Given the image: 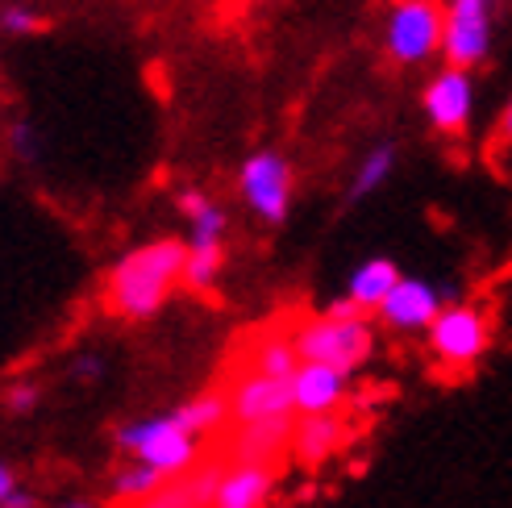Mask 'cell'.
I'll list each match as a JSON object with an SVG mask.
<instances>
[{
  "label": "cell",
  "mask_w": 512,
  "mask_h": 508,
  "mask_svg": "<svg viewBox=\"0 0 512 508\" xmlns=\"http://www.w3.org/2000/svg\"><path fill=\"white\" fill-rule=\"evenodd\" d=\"M184 259H188V242H175V238H159L134 254H125L109 275L105 304L113 309V317L142 321L150 313H159L163 300L184 279Z\"/></svg>",
  "instance_id": "cell-1"
},
{
  "label": "cell",
  "mask_w": 512,
  "mask_h": 508,
  "mask_svg": "<svg viewBox=\"0 0 512 508\" xmlns=\"http://www.w3.org/2000/svg\"><path fill=\"white\" fill-rule=\"evenodd\" d=\"M296 350H300V363H321V367H334V371H358L371 350H375V334H371V321L367 317H309V321H296Z\"/></svg>",
  "instance_id": "cell-2"
},
{
  "label": "cell",
  "mask_w": 512,
  "mask_h": 508,
  "mask_svg": "<svg viewBox=\"0 0 512 508\" xmlns=\"http://www.w3.org/2000/svg\"><path fill=\"white\" fill-rule=\"evenodd\" d=\"M446 9L438 0H396L383 21V50L400 67H417L442 50Z\"/></svg>",
  "instance_id": "cell-3"
},
{
  "label": "cell",
  "mask_w": 512,
  "mask_h": 508,
  "mask_svg": "<svg viewBox=\"0 0 512 508\" xmlns=\"http://www.w3.org/2000/svg\"><path fill=\"white\" fill-rule=\"evenodd\" d=\"M117 446L130 450L138 463L155 467L163 475H175V471H184V467H192L200 459V438H192L188 429L175 421V413L134 421V425L117 429Z\"/></svg>",
  "instance_id": "cell-4"
},
{
  "label": "cell",
  "mask_w": 512,
  "mask_h": 508,
  "mask_svg": "<svg viewBox=\"0 0 512 508\" xmlns=\"http://www.w3.org/2000/svg\"><path fill=\"white\" fill-rule=\"evenodd\" d=\"M209 446L213 450H200V459L192 467L167 475L150 496H142L134 504H121V508H213L217 488H221V479L229 471V459H225V450L217 442H209Z\"/></svg>",
  "instance_id": "cell-5"
},
{
  "label": "cell",
  "mask_w": 512,
  "mask_h": 508,
  "mask_svg": "<svg viewBox=\"0 0 512 508\" xmlns=\"http://www.w3.org/2000/svg\"><path fill=\"white\" fill-rule=\"evenodd\" d=\"M500 0H446V30H442V55L450 67H479L492 55V17Z\"/></svg>",
  "instance_id": "cell-6"
},
{
  "label": "cell",
  "mask_w": 512,
  "mask_h": 508,
  "mask_svg": "<svg viewBox=\"0 0 512 508\" xmlns=\"http://www.w3.org/2000/svg\"><path fill=\"white\" fill-rule=\"evenodd\" d=\"M292 417H267V421H225L209 442H217L225 450L229 463H284L292 454V434H296Z\"/></svg>",
  "instance_id": "cell-7"
},
{
  "label": "cell",
  "mask_w": 512,
  "mask_h": 508,
  "mask_svg": "<svg viewBox=\"0 0 512 508\" xmlns=\"http://www.w3.org/2000/svg\"><path fill=\"white\" fill-rule=\"evenodd\" d=\"M229 396V421H267V417H292L296 413V392L292 379H275L263 371H229L221 379Z\"/></svg>",
  "instance_id": "cell-8"
},
{
  "label": "cell",
  "mask_w": 512,
  "mask_h": 508,
  "mask_svg": "<svg viewBox=\"0 0 512 508\" xmlns=\"http://www.w3.org/2000/svg\"><path fill=\"white\" fill-rule=\"evenodd\" d=\"M242 196L246 205L259 213L263 221L279 225L288 217V205H292V167L284 155H275V150H259V155H250L242 163Z\"/></svg>",
  "instance_id": "cell-9"
},
{
  "label": "cell",
  "mask_w": 512,
  "mask_h": 508,
  "mask_svg": "<svg viewBox=\"0 0 512 508\" xmlns=\"http://www.w3.org/2000/svg\"><path fill=\"white\" fill-rule=\"evenodd\" d=\"M492 342V325L479 309H467V304H454L438 321L429 325V350L438 354L450 367H467L475 363Z\"/></svg>",
  "instance_id": "cell-10"
},
{
  "label": "cell",
  "mask_w": 512,
  "mask_h": 508,
  "mask_svg": "<svg viewBox=\"0 0 512 508\" xmlns=\"http://www.w3.org/2000/svg\"><path fill=\"white\" fill-rule=\"evenodd\" d=\"M425 117L438 134H463L471 109H475V84H471V71L463 67H446L438 71L433 80L425 84Z\"/></svg>",
  "instance_id": "cell-11"
},
{
  "label": "cell",
  "mask_w": 512,
  "mask_h": 508,
  "mask_svg": "<svg viewBox=\"0 0 512 508\" xmlns=\"http://www.w3.org/2000/svg\"><path fill=\"white\" fill-rule=\"evenodd\" d=\"M296 321L292 325H267L254 334L250 346L238 350V367L246 371H263L275 379H296L300 371V350H296Z\"/></svg>",
  "instance_id": "cell-12"
},
{
  "label": "cell",
  "mask_w": 512,
  "mask_h": 508,
  "mask_svg": "<svg viewBox=\"0 0 512 508\" xmlns=\"http://www.w3.org/2000/svg\"><path fill=\"white\" fill-rule=\"evenodd\" d=\"M442 317V292L429 288L425 279H400L379 304V321L392 329H429Z\"/></svg>",
  "instance_id": "cell-13"
},
{
  "label": "cell",
  "mask_w": 512,
  "mask_h": 508,
  "mask_svg": "<svg viewBox=\"0 0 512 508\" xmlns=\"http://www.w3.org/2000/svg\"><path fill=\"white\" fill-rule=\"evenodd\" d=\"M284 463H229L213 508H267Z\"/></svg>",
  "instance_id": "cell-14"
},
{
  "label": "cell",
  "mask_w": 512,
  "mask_h": 508,
  "mask_svg": "<svg viewBox=\"0 0 512 508\" xmlns=\"http://www.w3.org/2000/svg\"><path fill=\"white\" fill-rule=\"evenodd\" d=\"M350 442V421L342 413H313L296 421L292 434V459L300 467H317L329 454H338Z\"/></svg>",
  "instance_id": "cell-15"
},
{
  "label": "cell",
  "mask_w": 512,
  "mask_h": 508,
  "mask_svg": "<svg viewBox=\"0 0 512 508\" xmlns=\"http://www.w3.org/2000/svg\"><path fill=\"white\" fill-rule=\"evenodd\" d=\"M346 371L321 367V363H300L292 392H296V413L313 417V413H338V404L346 396Z\"/></svg>",
  "instance_id": "cell-16"
},
{
  "label": "cell",
  "mask_w": 512,
  "mask_h": 508,
  "mask_svg": "<svg viewBox=\"0 0 512 508\" xmlns=\"http://www.w3.org/2000/svg\"><path fill=\"white\" fill-rule=\"evenodd\" d=\"M400 267L392 263V259H371V263H363L354 275H350V300L358 304L363 313H379V304L388 300V292L400 284Z\"/></svg>",
  "instance_id": "cell-17"
},
{
  "label": "cell",
  "mask_w": 512,
  "mask_h": 508,
  "mask_svg": "<svg viewBox=\"0 0 512 508\" xmlns=\"http://www.w3.org/2000/svg\"><path fill=\"white\" fill-rule=\"evenodd\" d=\"M392 167H396V146H392V142H379L371 155L358 163L354 180H350V200H367L371 192H379L383 184H388Z\"/></svg>",
  "instance_id": "cell-18"
},
{
  "label": "cell",
  "mask_w": 512,
  "mask_h": 508,
  "mask_svg": "<svg viewBox=\"0 0 512 508\" xmlns=\"http://www.w3.org/2000/svg\"><path fill=\"white\" fill-rule=\"evenodd\" d=\"M225 263V246H188V259H184V279H179V288L188 292H209L213 279Z\"/></svg>",
  "instance_id": "cell-19"
},
{
  "label": "cell",
  "mask_w": 512,
  "mask_h": 508,
  "mask_svg": "<svg viewBox=\"0 0 512 508\" xmlns=\"http://www.w3.org/2000/svg\"><path fill=\"white\" fill-rule=\"evenodd\" d=\"M163 471H155V467H146V463H134V467H125V471H117V479H113V492H117V500L121 504H134V500H142V496H150L159 484H163Z\"/></svg>",
  "instance_id": "cell-20"
},
{
  "label": "cell",
  "mask_w": 512,
  "mask_h": 508,
  "mask_svg": "<svg viewBox=\"0 0 512 508\" xmlns=\"http://www.w3.org/2000/svg\"><path fill=\"white\" fill-rule=\"evenodd\" d=\"M46 17L34 9V5H25V0H9L5 9H0V30L13 34V38H30V34H46Z\"/></svg>",
  "instance_id": "cell-21"
},
{
  "label": "cell",
  "mask_w": 512,
  "mask_h": 508,
  "mask_svg": "<svg viewBox=\"0 0 512 508\" xmlns=\"http://www.w3.org/2000/svg\"><path fill=\"white\" fill-rule=\"evenodd\" d=\"M192 221V238H188V246H221V238H225V213L213 205H204L196 217H188Z\"/></svg>",
  "instance_id": "cell-22"
},
{
  "label": "cell",
  "mask_w": 512,
  "mask_h": 508,
  "mask_svg": "<svg viewBox=\"0 0 512 508\" xmlns=\"http://www.w3.org/2000/svg\"><path fill=\"white\" fill-rule=\"evenodd\" d=\"M38 400H42V388H38V384H13V388L5 392V409H9L13 417H25V413L38 409Z\"/></svg>",
  "instance_id": "cell-23"
},
{
  "label": "cell",
  "mask_w": 512,
  "mask_h": 508,
  "mask_svg": "<svg viewBox=\"0 0 512 508\" xmlns=\"http://www.w3.org/2000/svg\"><path fill=\"white\" fill-rule=\"evenodd\" d=\"M38 150H42V142H38V134L30 130V125H13V155L17 159H38Z\"/></svg>",
  "instance_id": "cell-24"
},
{
  "label": "cell",
  "mask_w": 512,
  "mask_h": 508,
  "mask_svg": "<svg viewBox=\"0 0 512 508\" xmlns=\"http://www.w3.org/2000/svg\"><path fill=\"white\" fill-rule=\"evenodd\" d=\"M13 492H17V471L9 463H0V504H5Z\"/></svg>",
  "instance_id": "cell-25"
},
{
  "label": "cell",
  "mask_w": 512,
  "mask_h": 508,
  "mask_svg": "<svg viewBox=\"0 0 512 508\" xmlns=\"http://www.w3.org/2000/svg\"><path fill=\"white\" fill-rule=\"evenodd\" d=\"M204 205H209V196H204V192H184V196H179V209H184L188 217H196Z\"/></svg>",
  "instance_id": "cell-26"
},
{
  "label": "cell",
  "mask_w": 512,
  "mask_h": 508,
  "mask_svg": "<svg viewBox=\"0 0 512 508\" xmlns=\"http://www.w3.org/2000/svg\"><path fill=\"white\" fill-rule=\"evenodd\" d=\"M0 508H34V496H30V492H21V488H17V492H13V496H9L5 504H0Z\"/></svg>",
  "instance_id": "cell-27"
},
{
  "label": "cell",
  "mask_w": 512,
  "mask_h": 508,
  "mask_svg": "<svg viewBox=\"0 0 512 508\" xmlns=\"http://www.w3.org/2000/svg\"><path fill=\"white\" fill-rule=\"evenodd\" d=\"M75 371H80L84 379H96L100 375V363L96 359H80V363H75Z\"/></svg>",
  "instance_id": "cell-28"
},
{
  "label": "cell",
  "mask_w": 512,
  "mask_h": 508,
  "mask_svg": "<svg viewBox=\"0 0 512 508\" xmlns=\"http://www.w3.org/2000/svg\"><path fill=\"white\" fill-rule=\"evenodd\" d=\"M500 138L504 142H512V105L504 109V117H500Z\"/></svg>",
  "instance_id": "cell-29"
},
{
  "label": "cell",
  "mask_w": 512,
  "mask_h": 508,
  "mask_svg": "<svg viewBox=\"0 0 512 508\" xmlns=\"http://www.w3.org/2000/svg\"><path fill=\"white\" fill-rule=\"evenodd\" d=\"M63 508H92V504H63Z\"/></svg>",
  "instance_id": "cell-30"
}]
</instances>
